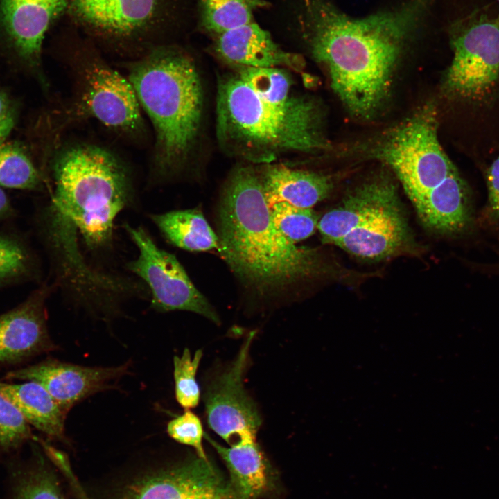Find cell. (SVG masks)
Masks as SVG:
<instances>
[{
    "mask_svg": "<svg viewBox=\"0 0 499 499\" xmlns=\"http://www.w3.org/2000/svg\"><path fill=\"white\" fill-rule=\"evenodd\" d=\"M430 0L351 17L330 0H300V24L311 55L355 116L369 119L386 99L404 45Z\"/></svg>",
    "mask_w": 499,
    "mask_h": 499,
    "instance_id": "6da1fadb",
    "label": "cell"
},
{
    "mask_svg": "<svg viewBox=\"0 0 499 499\" xmlns=\"http://www.w3.org/2000/svg\"><path fill=\"white\" fill-rule=\"evenodd\" d=\"M291 86L288 75L274 69L243 67L220 78L216 134L222 149L254 164L326 150L317 106Z\"/></svg>",
    "mask_w": 499,
    "mask_h": 499,
    "instance_id": "7a4b0ae2",
    "label": "cell"
},
{
    "mask_svg": "<svg viewBox=\"0 0 499 499\" xmlns=\"http://www.w3.org/2000/svg\"><path fill=\"white\" fill-rule=\"evenodd\" d=\"M217 216L220 254L260 295H278L328 272L317 250L297 246L278 229L257 166H240L231 173Z\"/></svg>",
    "mask_w": 499,
    "mask_h": 499,
    "instance_id": "3957f363",
    "label": "cell"
},
{
    "mask_svg": "<svg viewBox=\"0 0 499 499\" xmlns=\"http://www.w3.org/2000/svg\"><path fill=\"white\" fill-rule=\"evenodd\" d=\"M121 64L153 130L150 182L175 179L189 166L201 131L203 90L194 60L172 43Z\"/></svg>",
    "mask_w": 499,
    "mask_h": 499,
    "instance_id": "277c9868",
    "label": "cell"
},
{
    "mask_svg": "<svg viewBox=\"0 0 499 499\" xmlns=\"http://www.w3.org/2000/svg\"><path fill=\"white\" fill-rule=\"evenodd\" d=\"M451 46L441 91L459 110L466 155L483 169L499 152V16L462 22Z\"/></svg>",
    "mask_w": 499,
    "mask_h": 499,
    "instance_id": "5b68a950",
    "label": "cell"
},
{
    "mask_svg": "<svg viewBox=\"0 0 499 499\" xmlns=\"http://www.w3.org/2000/svg\"><path fill=\"white\" fill-rule=\"evenodd\" d=\"M53 178L52 209L74 225L88 249L110 250L115 219L134 200L125 163L104 146L73 143L57 157Z\"/></svg>",
    "mask_w": 499,
    "mask_h": 499,
    "instance_id": "8992f818",
    "label": "cell"
},
{
    "mask_svg": "<svg viewBox=\"0 0 499 499\" xmlns=\"http://www.w3.org/2000/svg\"><path fill=\"white\" fill-rule=\"evenodd\" d=\"M66 58L72 78L67 122L93 119L121 138L143 144L147 127L128 78L112 67L102 51L73 24Z\"/></svg>",
    "mask_w": 499,
    "mask_h": 499,
    "instance_id": "52a82bcc",
    "label": "cell"
},
{
    "mask_svg": "<svg viewBox=\"0 0 499 499\" xmlns=\"http://www.w3.org/2000/svg\"><path fill=\"white\" fill-rule=\"evenodd\" d=\"M184 0H69L71 24L102 51L127 60L172 44Z\"/></svg>",
    "mask_w": 499,
    "mask_h": 499,
    "instance_id": "ba28073f",
    "label": "cell"
},
{
    "mask_svg": "<svg viewBox=\"0 0 499 499\" xmlns=\"http://www.w3.org/2000/svg\"><path fill=\"white\" fill-rule=\"evenodd\" d=\"M438 128V110L427 104L374 150V155L396 174L413 204L457 169L441 145Z\"/></svg>",
    "mask_w": 499,
    "mask_h": 499,
    "instance_id": "9c48e42d",
    "label": "cell"
},
{
    "mask_svg": "<svg viewBox=\"0 0 499 499\" xmlns=\"http://www.w3.org/2000/svg\"><path fill=\"white\" fill-rule=\"evenodd\" d=\"M254 335L255 332L248 334L234 359L214 372L204 389L207 423L229 446L256 441L262 423L258 408L244 382Z\"/></svg>",
    "mask_w": 499,
    "mask_h": 499,
    "instance_id": "30bf717a",
    "label": "cell"
},
{
    "mask_svg": "<svg viewBox=\"0 0 499 499\" xmlns=\"http://www.w3.org/2000/svg\"><path fill=\"white\" fill-rule=\"evenodd\" d=\"M124 228L139 252L138 256L129 261L126 268L149 289L151 308L161 313L189 311L218 324V315L194 286L177 259L160 248L143 227L125 224Z\"/></svg>",
    "mask_w": 499,
    "mask_h": 499,
    "instance_id": "8fae6325",
    "label": "cell"
},
{
    "mask_svg": "<svg viewBox=\"0 0 499 499\" xmlns=\"http://www.w3.org/2000/svg\"><path fill=\"white\" fill-rule=\"evenodd\" d=\"M130 366V361L114 367H88L49 358L10 371L4 378L40 384L67 414L87 397L116 388L119 380L128 374Z\"/></svg>",
    "mask_w": 499,
    "mask_h": 499,
    "instance_id": "7c38bea8",
    "label": "cell"
},
{
    "mask_svg": "<svg viewBox=\"0 0 499 499\" xmlns=\"http://www.w3.org/2000/svg\"><path fill=\"white\" fill-rule=\"evenodd\" d=\"M123 499H239L209 459L198 455L180 465L134 480Z\"/></svg>",
    "mask_w": 499,
    "mask_h": 499,
    "instance_id": "4fadbf2b",
    "label": "cell"
},
{
    "mask_svg": "<svg viewBox=\"0 0 499 499\" xmlns=\"http://www.w3.org/2000/svg\"><path fill=\"white\" fill-rule=\"evenodd\" d=\"M45 294L0 315V363H18L56 350L46 326Z\"/></svg>",
    "mask_w": 499,
    "mask_h": 499,
    "instance_id": "5bb4252c",
    "label": "cell"
},
{
    "mask_svg": "<svg viewBox=\"0 0 499 499\" xmlns=\"http://www.w3.org/2000/svg\"><path fill=\"white\" fill-rule=\"evenodd\" d=\"M69 0H0V24L17 53L39 60L51 25L67 12Z\"/></svg>",
    "mask_w": 499,
    "mask_h": 499,
    "instance_id": "9a60e30c",
    "label": "cell"
},
{
    "mask_svg": "<svg viewBox=\"0 0 499 499\" xmlns=\"http://www.w3.org/2000/svg\"><path fill=\"white\" fill-rule=\"evenodd\" d=\"M411 236L398 195L392 198L336 245L367 259H381L410 249Z\"/></svg>",
    "mask_w": 499,
    "mask_h": 499,
    "instance_id": "2e32d148",
    "label": "cell"
},
{
    "mask_svg": "<svg viewBox=\"0 0 499 499\" xmlns=\"http://www.w3.org/2000/svg\"><path fill=\"white\" fill-rule=\"evenodd\" d=\"M214 50L234 66L287 68L296 71L304 67L301 55L281 49L270 33L254 21L217 35Z\"/></svg>",
    "mask_w": 499,
    "mask_h": 499,
    "instance_id": "e0dca14e",
    "label": "cell"
},
{
    "mask_svg": "<svg viewBox=\"0 0 499 499\" xmlns=\"http://www.w3.org/2000/svg\"><path fill=\"white\" fill-rule=\"evenodd\" d=\"M414 205L423 223L446 235H459L473 224L472 192L457 169Z\"/></svg>",
    "mask_w": 499,
    "mask_h": 499,
    "instance_id": "ac0fdd59",
    "label": "cell"
},
{
    "mask_svg": "<svg viewBox=\"0 0 499 499\" xmlns=\"http://www.w3.org/2000/svg\"><path fill=\"white\" fill-rule=\"evenodd\" d=\"M396 195L393 184L383 178L359 186L319 219L317 228L323 242L336 245Z\"/></svg>",
    "mask_w": 499,
    "mask_h": 499,
    "instance_id": "d6986e66",
    "label": "cell"
},
{
    "mask_svg": "<svg viewBox=\"0 0 499 499\" xmlns=\"http://www.w3.org/2000/svg\"><path fill=\"white\" fill-rule=\"evenodd\" d=\"M257 168L270 206L286 202L298 207L311 208L333 189L331 178L322 173L272 163L260 164Z\"/></svg>",
    "mask_w": 499,
    "mask_h": 499,
    "instance_id": "ffe728a7",
    "label": "cell"
},
{
    "mask_svg": "<svg viewBox=\"0 0 499 499\" xmlns=\"http://www.w3.org/2000/svg\"><path fill=\"white\" fill-rule=\"evenodd\" d=\"M204 437L225 463L229 482L239 499H257L266 493L271 484V469L256 441L226 447L206 433Z\"/></svg>",
    "mask_w": 499,
    "mask_h": 499,
    "instance_id": "44dd1931",
    "label": "cell"
},
{
    "mask_svg": "<svg viewBox=\"0 0 499 499\" xmlns=\"http://www.w3.org/2000/svg\"><path fill=\"white\" fill-rule=\"evenodd\" d=\"M0 394L18 409L29 425L49 438L66 441L67 414L40 384L33 381L19 384L0 381Z\"/></svg>",
    "mask_w": 499,
    "mask_h": 499,
    "instance_id": "7402d4cb",
    "label": "cell"
},
{
    "mask_svg": "<svg viewBox=\"0 0 499 499\" xmlns=\"http://www.w3.org/2000/svg\"><path fill=\"white\" fill-rule=\"evenodd\" d=\"M149 217L164 237L177 247L191 252L219 249L217 234L198 209L174 210Z\"/></svg>",
    "mask_w": 499,
    "mask_h": 499,
    "instance_id": "603a6c76",
    "label": "cell"
},
{
    "mask_svg": "<svg viewBox=\"0 0 499 499\" xmlns=\"http://www.w3.org/2000/svg\"><path fill=\"white\" fill-rule=\"evenodd\" d=\"M33 449L31 459L16 470L9 499H64L54 473L40 451Z\"/></svg>",
    "mask_w": 499,
    "mask_h": 499,
    "instance_id": "cb8c5ba5",
    "label": "cell"
},
{
    "mask_svg": "<svg viewBox=\"0 0 499 499\" xmlns=\"http://www.w3.org/2000/svg\"><path fill=\"white\" fill-rule=\"evenodd\" d=\"M200 19L207 30L219 35L254 21L263 0H198Z\"/></svg>",
    "mask_w": 499,
    "mask_h": 499,
    "instance_id": "d4e9b609",
    "label": "cell"
},
{
    "mask_svg": "<svg viewBox=\"0 0 499 499\" xmlns=\"http://www.w3.org/2000/svg\"><path fill=\"white\" fill-rule=\"evenodd\" d=\"M40 183L39 172L18 146L0 143V186L34 189Z\"/></svg>",
    "mask_w": 499,
    "mask_h": 499,
    "instance_id": "484cf974",
    "label": "cell"
},
{
    "mask_svg": "<svg viewBox=\"0 0 499 499\" xmlns=\"http://www.w3.org/2000/svg\"><path fill=\"white\" fill-rule=\"evenodd\" d=\"M270 207L275 225L293 243L310 236L317 227L319 218L311 208L298 207L286 202H276Z\"/></svg>",
    "mask_w": 499,
    "mask_h": 499,
    "instance_id": "4316f807",
    "label": "cell"
},
{
    "mask_svg": "<svg viewBox=\"0 0 499 499\" xmlns=\"http://www.w3.org/2000/svg\"><path fill=\"white\" fill-rule=\"evenodd\" d=\"M202 356V350L198 349L192 357L190 350L186 348L180 356L173 358L175 399L185 410L195 408L200 401V389L196 374Z\"/></svg>",
    "mask_w": 499,
    "mask_h": 499,
    "instance_id": "83f0119b",
    "label": "cell"
},
{
    "mask_svg": "<svg viewBox=\"0 0 499 499\" xmlns=\"http://www.w3.org/2000/svg\"><path fill=\"white\" fill-rule=\"evenodd\" d=\"M33 438L25 418L9 400L0 394V453L16 450Z\"/></svg>",
    "mask_w": 499,
    "mask_h": 499,
    "instance_id": "f1b7e54d",
    "label": "cell"
},
{
    "mask_svg": "<svg viewBox=\"0 0 499 499\" xmlns=\"http://www.w3.org/2000/svg\"><path fill=\"white\" fill-rule=\"evenodd\" d=\"M166 432L175 441L193 448L199 457L208 459L202 446L204 432L202 422L191 410H185L171 419L167 423Z\"/></svg>",
    "mask_w": 499,
    "mask_h": 499,
    "instance_id": "f546056e",
    "label": "cell"
},
{
    "mask_svg": "<svg viewBox=\"0 0 499 499\" xmlns=\"http://www.w3.org/2000/svg\"><path fill=\"white\" fill-rule=\"evenodd\" d=\"M27 263V254L19 244L0 236V281L24 272Z\"/></svg>",
    "mask_w": 499,
    "mask_h": 499,
    "instance_id": "4dcf8cb0",
    "label": "cell"
},
{
    "mask_svg": "<svg viewBox=\"0 0 499 499\" xmlns=\"http://www.w3.org/2000/svg\"><path fill=\"white\" fill-rule=\"evenodd\" d=\"M482 172L487 189V217L493 223L499 225V152Z\"/></svg>",
    "mask_w": 499,
    "mask_h": 499,
    "instance_id": "1f68e13d",
    "label": "cell"
},
{
    "mask_svg": "<svg viewBox=\"0 0 499 499\" xmlns=\"http://www.w3.org/2000/svg\"><path fill=\"white\" fill-rule=\"evenodd\" d=\"M15 123V114L10 100L0 91V143L5 142Z\"/></svg>",
    "mask_w": 499,
    "mask_h": 499,
    "instance_id": "d6a6232c",
    "label": "cell"
},
{
    "mask_svg": "<svg viewBox=\"0 0 499 499\" xmlns=\"http://www.w3.org/2000/svg\"><path fill=\"white\" fill-rule=\"evenodd\" d=\"M51 459L67 477L77 498L78 499H89L73 473L66 456L55 450L51 454Z\"/></svg>",
    "mask_w": 499,
    "mask_h": 499,
    "instance_id": "836d02e7",
    "label": "cell"
},
{
    "mask_svg": "<svg viewBox=\"0 0 499 499\" xmlns=\"http://www.w3.org/2000/svg\"><path fill=\"white\" fill-rule=\"evenodd\" d=\"M9 202L4 191L0 188V216L4 215L9 209Z\"/></svg>",
    "mask_w": 499,
    "mask_h": 499,
    "instance_id": "e575fe53",
    "label": "cell"
},
{
    "mask_svg": "<svg viewBox=\"0 0 499 499\" xmlns=\"http://www.w3.org/2000/svg\"><path fill=\"white\" fill-rule=\"evenodd\" d=\"M498 3H499V0H498Z\"/></svg>",
    "mask_w": 499,
    "mask_h": 499,
    "instance_id": "d590c367",
    "label": "cell"
}]
</instances>
